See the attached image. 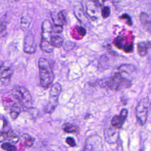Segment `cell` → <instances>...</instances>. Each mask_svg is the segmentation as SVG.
<instances>
[{
  "label": "cell",
  "instance_id": "obj_12",
  "mask_svg": "<svg viewBox=\"0 0 151 151\" xmlns=\"http://www.w3.org/2000/svg\"><path fill=\"white\" fill-rule=\"evenodd\" d=\"M118 129L112 126L111 127H109L106 129L104 132V136L105 140L107 143L110 144H113L116 143L119 139V132Z\"/></svg>",
  "mask_w": 151,
  "mask_h": 151
},
{
  "label": "cell",
  "instance_id": "obj_32",
  "mask_svg": "<svg viewBox=\"0 0 151 151\" xmlns=\"http://www.w3.org/2000/svg\"><path fill=\"white\" fill-rule=\"evenodd\" d=\"M150 109H151V101H150Z\"/></svg>",
  "mask_w": 151,
  "mask_h": 151
},
{
  "label": "cell",
  "instance_id": "obj_18",
  "mask_svg": "<svg viewBox=\"0 0 151 151\" xmlns=\"http://www.w3.org/2000/svg\"><path fill=\"white\" fill-rule=\"evenodd\" d=\"M64 42L63 38L59 35H52L51 38V44L54 47L60 48L61 47Z\"/></svg>",
  "mask_w": 151,
  "mask_h": 151
},
{
  "label": "cell",
  "instance_id": "obj_2",
  "mask_svg": "<svg viewBox=\"0 0 151 151\" xmlns=\"http://www.w3.org/2000/svg\"><path fill=\"white\" fill-rule=\"evenodd\" d=\"M52 25L48 19H45L41 25V39L40 47L41 50L47 53L53 51L54 47L51 44Z\"/></svg>",
  "mask_w": 151,
  "mask_h": 151
},
{
  "label": "cell",
  "instance_id": "obj_5",
  "mask_svg": "<svg viewBox=\"0 0 151 151\" xmlns=\"http://www.w3.org/2000/svg\"><path fill=\"white\" fill-rule=\"evenodd\" d=\"M150 103L148 98L145 97L139 101L136 108V119L141 126H143L146 124L149 109L150 108Z\"/></svg>",
  "mask_w": 151,
  "mask_h": 151
},
{
  "label": "cell",
  "instance_id": "obj_28",
  "mask_svg": "<svg viewBox=\"0 0 151 151\" xmlns=\"http://www.w3.org/2000/svg\"><path fill=\"white\" fill-rule=\"evenodd\" d=\"M120 18L126 20V24H127V25H132V24H133L130 17L129 15H127V14H124L122 15L120 17Z\"/></svg>",
  "mask_w": 151,
  "mask_h": 151
},
{
  "label": "cell",
  "instance_id": "obj_11",
  "mask_svg": "<svg viewBox=\"0 0 151 151\" xmlns=\"http://www.w3.org/2000/svg\"><path fill=\"white\" fill-rule=\"evenodd\" d=\"M128 114V111L126 109H123L121 110L119 115L114 116L113 117L111 120V126L120 129L126 120Z\"/></svg>",
  "mask_w": 151,
  "mask_h": 151
},
{
  "label": "cell",
  "instance_id": "obj_21",
  "mask_svg": "<svg viewBox=\"0 0 151 151\" xmlns=\"http://www.w3.org/2000/svg\"><path fill=\"white\" fill-rule=\"evenodd\" d=\"M19 139V136H18L16 133H15L13 132H11L10 130L7 132V139L9 142H11L12 144H15L17 143Z\"/></svg>",
  "mask_w": 151,
  "mask_h": 151
},
{
  "label": "cell",
  "instance_id": "obj_13",
  "mask_svg": "<svg viewBox=\"0 0 151 151\" xmlns=\"http://www.w3.org/2000/svg\"><path fill=\"white\" fill-rule=\"evenodd\" d=\"M86 12L92 19H97L99 16V12L97 9L96 5L94 2L90 1L87 3L86 6Z\"/></svg>",
  "mask_w": 151,
  "mask_h": 151
},
{
  "label": "cell",
  "instance_id": "obj_7",
  "mask_svg": "<svg viewBox=\"0 0 151 151\" xmlns=\"http://www.w3.org/2000/svg\"><path fill=\"white\" fill-rule=\"evenodd\" d=\"M23 50L25 53L28 54H34L36 51L37 45L34 37L31 32L28 33L24 38Z\"/></svg>",
  "mask_w": 151,
  "mask_h": 151
},
{
  "label": "cell",
  "instance_id": "obj_26",
  "mask_svg": "<svg viewBox=\"0 0 151 151\" xmlns=\"http://www.w3.org/2000/svg\"><path fill=\"white\" fill-rule=\"evenodd\" d=\"M75 15H76V17L81 21H83L85 20V17L84 16L83 14V12L81 11V9L80 8L77 9L76 8V9L75 10Z\"/></svg>",
  "mask_w": 151,
  "mask_h": 151
},
{
  "label": "cell",
  "instance_id": "obj_15",
  "mask_svg": "<svg viewBox=\"0 0 151 151\" xmlns=\"http://www.w3.org/2000/svg\"><path fill=\"white\" fill-rule=\"evenodd\" d=\"M151 48V42L144 41L139 42L137 45V51L140 57H145L148 52V50Z\"/></svg>",
  "mask_w": 151,
  "mask_h": 151
},
{
  "label": "cell",
  "instance_id": "obj_9",
  "mask_svg": "<svg viewBox=\"0 0 151 151\" xmlns=\"http://www.w3.org/2000/svg\"><path fill=\"white\" fill-rule=\"evenodd\" d=\"M84 149L88 150H101L102 142L101 137L97 135L90 136L86 142Z\"/></svg>",
  "mask_w": 151,
  "mask_h": 151
},
{
  "label": "cell",
  "instance_id": "obj_6",
  "mask_svg": "<svg viewBox=\"0 0 151 151\" xmlns=\"http://www.w3.org/2000/svg\"><path fill=\"white\" fill-rule=\"evenodd\" d=\"M105 83L110 88L115 90H120L122 88H129L132 84L130 81L123 78L119 72L115 73L113 76L106 81Z\"/></svg>",
  "mask_w": 151,
  "mask_h": 151
},
{
  "label": "cell",
  "instance_id": "obj_22",
  "mask_svg": "<svg viewBox=\"0 0 151 151\" xmlns=\"http://www.w3.org/2000/svg\"><path fill=\"white\" fill-rule=\"evenodd\" d=\"M78 127L70 123H65L63 126V130L65 133H76L78 131Z\"/></svg>",
  "mask_w": 151,
  "mask_h": 151
},
{
  "label": "cell",
  "instance_id": "obj_3",
  "mask_svg": "<svg viewBox=\"0 0 151 151\" xmlns=\"http://www.w3.org/2000/svg\"><path fill=\"white\" fill-rule=\"evenodd\" d=\"M13 97L26 109H29L32 104V97L29 91L22 86H15L12 90Z\"/></svg>",
  "mask_w": 151,
  "mask_h": 151
},
{
  "label": "cell",
  "instance_id": "obj_10",
  "mask_svg": "<svg viewBox=\"0 0 151 151\" xmlns=\"http://www.w3.org/2000/svg\"><path fill=\"white\" fill-rule=\"evenodd\" d=\"M136 71V68L133 65L124 64L121 65L118 68V72L120 76L124 79L129 81L132 80L133 76Z\"/></svg>",
  "mask_w": 151,
  "mask_h": 151
},
{
  "label": "cell",
  "instance_id": "obj_14",
  "mask_svg": "<svg viewBox=\"0 0 151 151\" xmlns=\"http://www.w3.org/2000/svg\"><path fill=\"white\" fill-rule=\"evenodd\" d=\"M140 22L144 29L151 35V18L145 12H141L139 15Z\"/></svg>",
  "mask_w": 151,
  "mask_h": 151
},
{
  "label": "cell",
  "instance_id": "obj_8",
  "mask_svg": "<svg viewBox=\"0 0 151 151\" xmlns=\"http://www.w3.org/2000/svg\"><path fill=\"white\" fill-rule=\"evenodd\" d=\"M12 66L8 63H3L0 69V79L2 84H6L9 82L13 74Z\"/></svg>",
  "mask_w": 151,
  "mask_h": 151
},
{
  "label": "cell",
  "instance_id": "obj_20",
  "mask_svg": "<svg viewBox=\"0 0 151 151\" xmlns=\"http://www.w3.org/2000/svg\"><path fill=\"white\" fill-rule=\"evenodd\" d=\"M21 141H22L24 143L25 145H26L27 147H31L34 142V139L26 133L22 134V136H21Z\"/></svg>",
  "mask_w": 151,
  "mask_h": 151
},
{
  "label": "cell",
  "instance_id": "obj_24",
  "mask_svg": "<svg viewBox=\"0 0 151 151\" xmlns=\"http://www.w3.org/2000/svg\"><path fill=\"white\" fill-rule=\"evenodd\" d=\"M1 149H2L3 150H8V151H14L17 149L16 146H15L12 143H11L9 142H4L1 145Z\"/></svg>",
  "mask_w": 151,
  "mask_h": 151
},
{
  "label": "cell",
  "instance_id": "obj_23",
  "mask_svg": "<svg viewBox=\"0 0 151 151\" xmlns=\"http://www.w3.org/2000/svg\"><path fill=\"white\" fill-rule=\"evenodd\" d=\"M123 42H124V37L122 35L117 36L114 40V45L119 49L123 48L124 46Z\"/></svg>",
  "mask_w": 151,
  "mask_h": 151
},
{
  "label": "cell",
  "instance_id": "obj_1",
  "mask_svg": "<svg viewBox=\"0 0 151 151\" xmlns=\"http://www.w3.org/2000/svg\"><path fill=\"white\" fill-rule=\"evenodd\" d=\"M38 67L41 85L44 88L50 87L54 78L51 63L46 58L41 57L38 60Z\"/></svg>",
  "mask_w": 151,
  "mask_h": 151
},
{
  "label": "cell",
  "instance_id": "obj_17",
  "mask_svg": "<svg viewBox=\"0 0 151 151\" xmlns=\"http://www.w3.org/2000/svg\"><path fill=\"white\" fill-rule=\"evenodd\" d=\"M21 113V107L17 103H14L10 110V116L12 120H15Z\"/></svg>",
  "mask_w": 151,
  "mask_h": 151
},
{
  "label": "cell",
  "instance_id": "obj_4",
  "mask_svg": "<svg viewBox=\"0 0 151 151\" xmlns=\"http://www.w3.org/2000/svg\"><path fill=\"white\" fill-rule=\"evenodd\" d=\"M62 91L61 86L59 83L54 84L50 91L49 101L45 108V111L48 113H51L55 110L58 100V97Z\"/></svg>",
  "mask_w": 151,
  "mask_h": 151
},
{
  "label": "cell",
  "instance_id": "obj_19",
  "mask_svg": "<svg viewBox=\"0 0 151 151\" xmlns=\"http://www.w3.org/2000/svg\"><path fill=\"white\" fill-rule=\"evenodd\" d=\"M31 22V18L28 16H23L21 19L20 27L23 31H26L29 27Z\"/></svg>",
  "mask_w": 151,
  "mask_h": 151
},
{
  "label": "cell",
  "instance_id": "obj_31",
  "mask_svg": "<svg viewBox=\"0 0 151 151\" xmlns=\"http://www.w3.org/2000/svg\"><path fill=\"white\" fill-rule=\"evenodd\" d=\"M77 32L81 37H84L86 34V29L82 27H78L77 28Z\"/></svg>",
  "mask_w": 151,
  "mask_h": 151
},
{
  "label": "cell",
  "instance_id": "obj_25",
  "mask_svg": "<svg viewBox=\"0 0 151 151\" xmlns=\"http://www.w3.org/2000/svg\"><path fill=\"white\" fill-rule=\"evenodd\" d=\"M101 13V15H102L103 18H108L110 16V13H111L110 8L108 6H104V7H103Z\"/></svg>",
  "mask_w": 151,
  "mask_h": 151
},
{
  "label": "cell",
  "instance_id": "obj_16",
  "mask_svg": "<svg viewBox=\"0 0 151 151\" xmlns=\"http://www.w3.org/2000/svg\"><path fill=\"white\" fill-rule=\"evenodd\" d=\"M66 24V14L64 11H60L56 16V19H53V24L64 25Z\"/></svg>",
  "mask_w": 151,
  "mask_h": 151
},
{
  "label": "cell",
  "instance_id": "obj_30",
  "mask_svg": "<svg viewBox=\"0 0 151 151\" xmlns=\"http://www.w3.org/2000/svg\"><path fill=\"white\" fill-rule=\"evenodd\" d=\"M133 48V44H129L125 45L123 49L124 52H130L132 51Z\"/></svg>",
  "mask_w": 151,
  "mask_h": 151
},
{
  "label": "cell",
  "instance_id": "obj_29",
  "mask_svg": "<svg viewBox=\"0 0 151 151\" xmlns=\"http://www.w3.org/2000/svg\"><path fill=\"white\" fill-rule=\"evenodd\" d=\"M66 143L71 147H74L76 146V143L75 140L71 137H67L65 139Z\"/></svg>",
  "mask_w": 151,
  "mask_h": 151
},
{
  "label": "cell",
  "instance_id": "obj_27",
  "mask_svg": "<svg viewBox=\"0 0 151 151\" xmlns=\"http://www.w3.org/2000/svg\"><path fill=\"white\" fill-rule=\"evenodd\" d=\"M63 26L61 25H58V24H53L52 26V31L54 32L55 33H61L63 32Z\"/></svg>",
  "mask_w": 151,
  "mask_h": 151
}]
</instances>
